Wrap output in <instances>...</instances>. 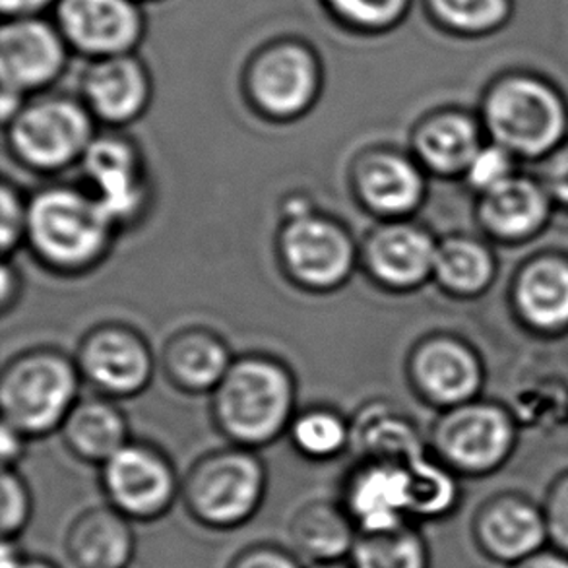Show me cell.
<instances>
[{"instance_id":"cell-20","label":"cell","mask_w":568,"mask_h":568,"mask_svg":"<svg viewBox=\"0 0 568 568\" xmlns=\"http://www.w3.org/2000/svg\"><path fill=\"white\" fill-rule=\"evenodd\" d=\"M64 554L74 568H129L136 554L132 523L109 505L85 508L67 528Z\"/></svg>"},{"instance_id":"cell-19","label":"cell","mask_w":568,"mask_h":568,"mask_svg":"<svg viewBox=\"0 0 568 568\" xmlns=\"http://www.w3.org/2000/svg\"><path fill=\"white\" fill-rule=\"evenodd\" d=\"M409 373L417 390L440 406H464L481 383L474 354L460 342L433 338L415 347Z\"/></svg>"},{"instance_id":"cell-29","label":"cell","mask_w":568,"mask_h":568,"mask_svg":"<svg viewBox=\"0 0 568 568\" xmlns=\"http://www.w3.org/2000/svg\"><path fill=\"white\" fill-rule=\"evenodd\" d=\"M287 435L295 453L303 458L328 462L346 450L354 433L342 415L326 407H315L295 415Z\"/></svg>"},{"instance_id":"cell-33","label":"cell","mask_w":568,"mask_h":568,"mask_svg":"<svg viewBox=\"0 0 568 568\" xmlns=\"http://www.w3.org/2000/svg\"><path fill=\"white\" fill-rule=\"evenodd\" d=\"M541 508L546 516L549 547L568 555V471L547 487Z\"/></svg>"},{"instance_id":"cell-9","label":"cell","mask_w":568,"mask_h":568,"mask_svg":"<svg viewBox=\"0 0 568 568\" xmlns=\"http://www.w3.org/2000/svg\"><path fill=\"white\" fill-rule=\"evenodd\" d=\"M438 464L454 476L484 477L499 471L515 450V427L491 406L450 409L433 435Z\"/></svg>"},{"instance_id":"cell-16","label":"cell","mask_w":568,"mask_h":568,"mask_svg":"<svg viewBox=\"0 0 568 568\" xmlns=\"http://www.w3.org/2000/svg\"><path fill=\"white\" fill-rule=\"evenodd\" d=\"M64 67L61 39L38 20H16L0 36V78L4 88L30 93L54 82Z\"/></svg>"},{"instance_id":"cell-18","label":"cell","mask_w":568,"mask_h":568,"mask_svg":"<svg viewBox=\"0 0 568 568\" xmlns=\"http://www.w3.org/2000/svg\"><path fill=\"white\" fill-rule=\"evenodd\" d=\"M84 105L93 119L109 126L136 121L150 103V82L139 61L131 57H108L85 72Z\"/></svg>"},{"instance_id":"cell-22","label":"cell","mask_w":568,"mask_h":568,"mask_svg":"<svg viewBox=\"0 0 568 568\" xmlns=\"http://www.w3.org/2000/svg\"><path fill=\"white\" fill-rule=\"evenodd\" d=\"M61 435L74 458L100 468L131 443L126 417L109 399L78 402L62 425Z\"/></svg>"},{"instance_id":"cell-42","label":"cell","mask_w":568,"mask_h":568,"mask_svg":"<svg viewBox=\"0 0 568 568\" xmlns=\"http://www.w3.org/2000/svg\"><path fill=\"white\" fill-rule=\"evenodd\" d=\"M47 0H2V10L7 14H28L31 10L43 7Z\"/></svg>"},{"instance_id":"cell-21","label":"cell","mask_w":568,"mask_h":568,"mask_svg":"<svg viewBox=\"0 0 568 568\" xmlns=\"http://www.w3.org/2000/svg\"><path fill=\"white\" fill-rule=\"evenodd\" d=\"M359 530L339 499H313L293 513L287 538L300 559L315 562L349 559Z\"/></svg>"},{"instance_id":"cell-30","label":"cell","mask_w":568,"mask_h":568,"mask_svg":"<svg viewBox=\"0 0 568 568\" xmlns=\"http://www.w3.org/2000/svg\"><path fill=\"white\" fill-rule=\"evenodd\" d=\"M33 516L30 485L16 468H2L0 477V536L18 539Z\"/></svg>"},{"instance_id":"cell-10","label":"cell","mask_w":568,"mask_h":568,"mask_svg":"<svg viewBox=\"0 0 568 568\" xmlns=\"http://www.w3.org/2000/svg\"><path fill=\"white\" fill-rule=\"evenodd\" d=\"M469 531L477 554L505 568L549 547L541 503L518 491L485 499L471 515Z\"/></svg>"},{"instance_id":"cell-28","label":"cell","mask_w":568,"mask_h":568,"mask_svg":"<svg viewBox=\"0 0 568 568\" xmlns=\"http://www.w3.org/2000/svg\"><path fill=\"white\" fill-rule=\"evenodd\" d=\"M433 276L445 290L458 295L481 292L493 276L491 256L476 241L448 239L438 245Z\"/></svg>"},{"instance_id":"cell-43","label":"cell","mask_w":568,"mask_h":568,"mask_svg":"<svg viewBox=\"0 0 568 568\" xmlns=\"http://www.w3.org/2000/svg\"><path fill=\"white\" fill-rule=\"evenodd\" d=\"M18 568H61L57 562L49 561V559H43V557H26V561L20 565Z\"/></svg>"},{"instance_id":"cell-32","label":"cell","mask_w":568,"mask_h":568,"mask_svg":"<svg viewBox=\"0 0 568 568\" xmlns=\"http://www.w3.org/2000/svg\"><path fill=\"white\" fill-rule=\"evenodd\" d=\"M28 235V202L14 185L4 181L0 189V246L10 256Z\"/></svg>"},{"instance_id":"cell-25","label":"cell","mask_w":568,"mask_h":568,"mask_svg":"<svg viewBox=\"0 0 568 568\" xmlns=\"http://www.w3.org/2000/svg\"><path fill=\"white\" fill-rule=\"evenodd\" d=\"M549 204L546 194L528 179L510 178L503 185L484 192L481 222L495 235L526 237L546 222Z\"/></svg>"},{"instance_id":"cell-34","label":"cell","mask_w":568,"mask_h":568,"mask_svg":"<svg viewBox=\"0 0 568 568\" xmlns=\"http://www.w3.org/2000/svg\"><path fill=\"white\" fill-rule=\"evenodd\" d=\"M466 175L469 183L479 191L487 192L503 185L508 179L515 178L510 152L503 146L481 148L466 171Z\"/></svg>"},{"instance_id":"cell-4","label":"cell","mask_w":568,"mask_h":568,"mask_svg":"<svg viewBox=\"0 0 568 568\" xmlns=\"http://www.w3.org/2000/svg\"><path fill=\"white\" fill-rule=\"evenodd\" d=\"M80 378L78 363L53 349L18 355L0 378L2 423L26 438L61 430L80 402Z\"/></svg>"},{"instance_id":"cell-44","label":"cell","mask_w":568,"mask_h":568,"mask_svg":"<svg viewBox=\"0 0 568 568\" xmlns=\"http://www.w3.org/2000/svg\"><path fill=\"white\" fill-rule=\"evenodd\" d=\"M308 568H354V565L349 562V559H342V561L315 562Z\"/></svg>"},{"instance_id":"cell-40","label":"cell","mask_w":568,"mask_h":568,"mask_svg":"<svg viewBox=\"0 0 568 568\" xmlns=\"http://www.w3.org/2000/svg\"><path fill=\"white\" fill-rule=\"evenodd\" d=\"M20 287H22V280H20L18 270L10 262H4V266H2V297H0L2 313H8L10 307L14 305L18 295H20Z\"/></svg>"},{"instance_id":"cell-15","label":"cell","mask_w":568,"mask_h":568,"mask_svg":"<svg viewBox=\"0 0 568 568\" xmlns=\"http://www.w3.org/2000/svg\"><path fill=\"white\" fill-rule=\"evenodd\" d=\"M355 199L383 222H399L422 206L425 179L406 155L392 150H369L352 170Z\"/></svg>"},{"instance_id":"cell-27","label":"cell","mask_w":568,"mask_h":568,"mask_svg":"<svg viewBox=\"0 0 568 568\" xmlns=\"http://www.w3.org/2000/svg\"><path fill=\"white\" fill-rule=\"evenodd\" d=\"M349 562L354 568H430L429 541L415 523L359 531Z\"/></svg>"},{"instance_id":"cell-36","label":"cell","mask_w":568,"mask_h":568,"mask_svg":"<svg viewBox=\"0 0 568 568\" xmlns=\"http://www.w3.org/2000/svg\"><path fill=\"white\" fill-rule=\"evenodd\" d=\"M342 14L365 26H383L402 12L406 0H332Z\"/></svg>"},{"instance_id":"cell-39","label":"cell","mask_w":568,"mask_h":568,"mask_svg":"<svg viewBox=\"0 0 568 568\" xmlns=\"http://www.w3.org/2000/svg\"><path fill=\"white\" fill-rule=\"evenodd\" d=\"M508 568H568V555L557 551L554 547H546L544 551Z\"/></svg>"},{"instance_id":"cell-14","label":"cell","mask_w":568,"mask_h":568,"mask_svg":"<svg viewBox=\"0 0 568 568\" xmlns=\"http://www.w3.org/2000/svg\"><path fill=\"white\" fill-rule=\"evenodd\" d=\"M437 248L429 233L414 223L383 222L363 241L359 261L375 284L407 292L435 272Z\"/></svg>"},{"instance_id":"cell-23","label":"cell","mask_w":568,"mask_h":568,"mask_svg":"<svg viewBox=\"0 0 568 568\" xmlns=\"http://www.w3.org/2000/svg\"><path fill=\"white\" fill-rule=\"evenodd\" d=\"M233 362L225 342L202 328L181 332L163 352V367L171 383L191 394L214 392Z\"/></svg>"},{"instance_id":"cell-17","label":"cell","mask_w":568,"mask_h":568,"mask_svg":"<svg viewBox=\"0 0 568 568\" xmlns=\"http://www.w3.org/2000/svg\"><path fill=\"white\" fill-rule=\"evenodd\" d=\"M59 18L78 49L105 59L124 54L140 36L139 12L129 0H62Z\"/></svg>"},{"instance_id":"cell-3","label":"cell","mask_w":568,"mask_h":568,"mask_svg":"<svg viewBox=\"0 0 568 568\" xmlns=\"http://www.w3.org/2000/svg\"><path fill=\"white\" fill-rule=\"evenodd\" d=\"M268 491V469L256 450L230 446L192 464L181 485L191 520L212 531L237 530L261 510Z\"/></svg>"},{"instance_id":"cell-6","label":"cell","mask_w":568,"mask_h":568,"mask_svg":"<svg viewBox=\"0 0 568 568\" xmlns=\"http://www.w3.org/2000/svg\"><path fill=\"white\" fill-rule=\"evenodd\" d=\"M285 276L307 292H334L354 274L359 251L352 233L334 217L313 212L285 215L276 239Z\"/></svg>"},{"instance_id":"cell-13","label":"cell","mask_w":568,"mask_h":568,"mask_svg":"<svg viewBox=\"0 0 568 568\" xmlns=\"http://www.w3.org/2000/svg\"><path fill=\"white\" fill-rule=\"evenodd\" d=\"M318 93V69L313 57L295 45L270 49L248 74V95L262 115L292 121L313 108Z\"/></svg>"},{"instance_id":"cell-2","label":"cell","mask_w":568,"mask_h":568,"mask_svg":"<svg viewBox=\"0 0 568 568\" xmlns=\"http://www.w3.org/2000/svg\"><path fill=\"white\" fill-rule=\"evenodd\" d=\"M212 402L215 427L233 446L258 450L290 430L295 417V381L284 363L245 355L231 365Z\"/></svg>"},{"instance_id":"cell-31","label":"cell","mask_w":568,"mask_h":568,"mask_svg":"<svg viewBox=\"0 0 568 568\" xmlns=\"http://www.w3.org/2000/svg\"><path fill=\"white\" fill-rule=\"evenodd\" d=\"M437 14L462 31H484L505 18L507 0H433Z\"/></svg>"},{"instance_id":"cell-11","label":"cell","mask_w":568,"mask_h":568,"mask_svg":"<svg viewBox=\"0 0 568 568\" xmlns=\"http://www.w3.org/2000/svg\"><path fill=\"white\" fill-rule=\"evenodd\" d=\"M82 377L111 398H131L154 377V355L139 332L121 324L93 328L78 349Z\"/></svg>"},{"instance_id":"cell-41","label":"cell","mask_w":568,"mask_h":568,"mask_svg":"<svg viewBox=\"0 0 568 568\" xmlns=\"http://www.w3.org/2000/svg\"><path fill=\"white\" fill-rule=\"evenodd\" d=\"M28 555L23 554L16 539H2L0 547V568H18L26 561Z\"/></svg>"},{"instance_id":"cell-37","label":"cell","mask_w":568,"mask_h":568,"mask_svg":"<svg viewBox=\"0 0 568 568\" xmlns=\"http://www.w3.org/2000/svg\"><path fill=\"white\" fill-rule=\"evenodd\" d=\"M28 438L18 433L14 427L2 423L0 430V456H2V468H16L26 454Z\"/></svg>"},{"instance_id":"cell-38","label":"cell","mask_w":568,"mask_h":568,"mask_svg":"<svg viewBox=\"0 0 568 568\" xmlns=\"http://www.w3.org/2000/svg\"><path fill=\"white\" fill-rule=\"evenodd\" d=\"M547 181L555 196L568 204V148L555 155L547 171Z\"/></svg>"},{"instance_id":"cell-5","label":"cell","mask_w":568,"mask_h":568,"mask_svg":"<svg viewBox=\"0 0 568 568\" xmlns=\"http://www.w3.org/2000/svg\"><path fill=\"white\" fill-rule=\"evenodd\" d=\"M95 119L84 103L45 98L26 103L4 126L16 162L36 173H59L82 163L95 136Z\"/></svg>"},{"instance_id":"cell-26","label":"cell","mask_w":568,"mask_h":568,"mask_svg":"<svg viewBox=\"0 0 568 568\" xmlns=\"http://www.w3.org/2000/svg\"><path fill=\"white\" fill-rule=\"evenodd\" d=\"M516 303L528 323L544 331L568 326V264L557 258L534 262L516 285Z\"/></svg>"},{"instance_id":"cell-12","label":"cell","mask_w":568,"mask_h":568,"mask_svg":"<svg viewBox=\"0 0 568 568\" xmlns=\"http://www.w3.org/2000/svg\"><path fill=\"white\" fill-rule=\"evenodd\" d=\"M93 199L108 212L116 230L139 222L150 204L144 160L123 136H98L82 160Z\"/></svg>"},{"instance_id":"cell-7","label":"cell","mask_w":568,"mask_h":568,"mask_svg":"<svg viewBox=\"0 0 568 568\" xmlns=\"http://www.w3.org/2000/svg\"><path fill=\"white\" fill-rule=\"evenodd\" d=\"M485 121L499 146L526 158L549 152L567 129L559 95L534 78L500 82L487 98Z\"/></svg>"},{"instance_id":"cell-35","label":"cell","mask_w":568,"mask_h":568,"mask_svg":"<svg viewBox=\"0 0 568 568\" xmlns=\"http://www.w3.org/2000/svg\"><path fill=\"white\" fill-rule=\"evenodd\" d=\"M225 568H303V565L293 549L258 541L239 549Z\"/></svg>"},{"instance_id":"cell-24","label":"cell","mask_w":568,"mask_h":568,"mask_svg":"<svg viewBox=\"0 0 568 568\" xmlns=\"http://www.w3.org/2000/svg\"><path fill=\"white\" fill-rule=\"evenodd\" d=\"M419 162L438 175L466 173L479 154V132L468 116L440 113L419 124L414 134Z\"/></svg>"},{"instance_id":"cell-8","label":"cell","mask_w":568,"mask_h":568,"mask_svg":"<svg viewBox=\"0 0 568 568\" xmlns=\"http://www.w3.org/2000/svg\"><path fill=\"white\" fill-rule=\"evenodd\" d=\"M103 497L131 523H155L181 497L178 469L155 446L129 443L100 468Z\"/></svg>"},{"instance_id":"cell-1","label":"cell","mask_w":568,"mask_h":568,"mask_svg":"<svg viewBox=\"0 0 568 568\" xmlns=\"http://www.w3.org/2000/svg\"><path fill=\"white\" fill-rule=\"evenodd\" d=\"M116 225L90 191L45 186L28 200V235L45 268L77 276L95 268L111 251Z\"/></svg>"}]
</instances>
